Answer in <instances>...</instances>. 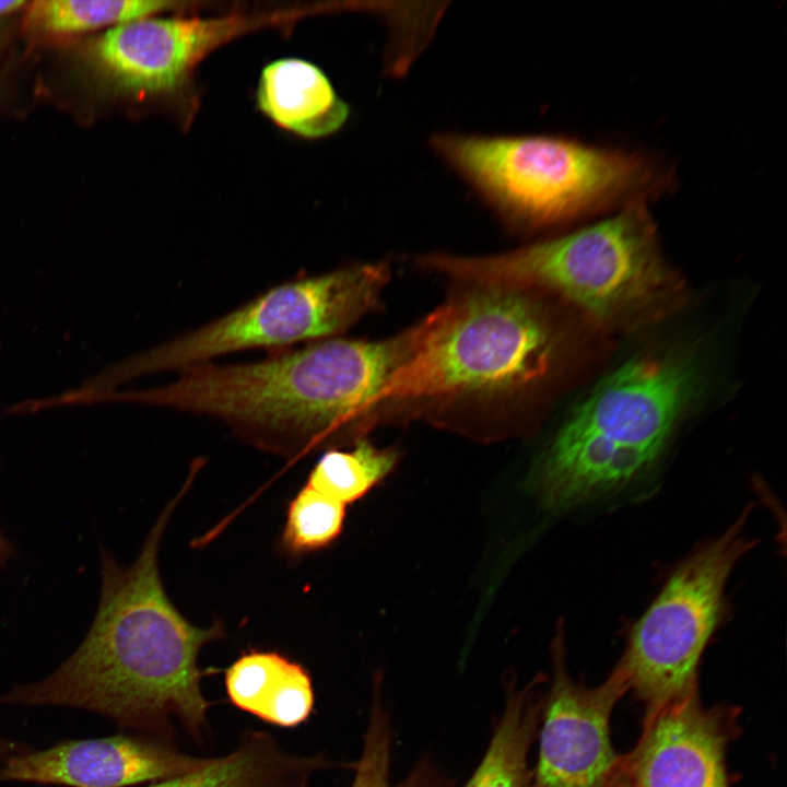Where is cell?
Listing matches in <instances>:
<instances>
[{
    "label": "cell",
    "mask_w": 787,
    "mask_h": 787,
    "mask_svg": "<svg viewBox=\"0 0 787 787\" xmlns=\"http://www.w3.org/2000/svg\"><path fill=\"white\" fill-rule=\"evenodd\" d=\"M614 787H626V786L624 784H622L620 780H618V783L615 784Z\"/></svg>",
    "instance_id": "cb8c5ba5"
},
{
    "label": "cell",
    "mask_w": 787,
    "mask_h": 787,
    "mask_svg": "<svg viewBox=\"0 0 787 787\" xmlns=\"http://www.w3.org/2000/svg\"><path fill=\"white\" fill-rule=\"evenodd\" d=\"M345 505L309 485L289 503L281 547L291 556L320 550L342 531Z\"/></svg>",
    "instance_id": "ffe728a7"
},
{
    "label": "cell",
    "mask_w": 787,
    "mask_h": 787,
    "mask_svg": "<svg viewBox=\"0 0 787 787\" xmlns=\"http://www.w3.org/2000/svg\"><path fill=\"white\" fill-rule=\"evenodd\" d=\"M750 510L690 555L634 625L618 667L646 715L698 689L700 661L720 620L727 580L755 544L744 533Z\"/></svg>",
    "instance_id": "ba28073f"
},
{
    "label": "cell",
    "mask_w": 787,
    "mask_h": 787,
    "mask_svg": "<svg viewBox=\"0 0 787 787\" xmlns=\"http://www.w3.org/2000/svg\"><path fill=\"white\" fill-rule=\"evenodd\" d=\"M210 761L165 745L117 736L67 741L43 751L14 755L0 768V780L125 787L187 774Z\"/></svg>",
    "instance_id": "7c38bea8"
},
{
    "label": "cell",
    "mask_w": 787,
    "mask_h": 787,
    "mask_svg": "<svg viewBox=\"0 0 787 787\" xmlns=\"http://www.w3.org/2000/svg\"><path fill=\"white\" fill-rule=\"evenodd\" d=\"M7 749V744L3 743L0 739V755L3 753V751Z\"/></svg>",
    "instance_id": "603a6c76"
},
{
    "label": "cell",
    "mask_w": 787,
    "mask_h": 787,
    "mask_svg": "<svg viewBox=\"0 0 787 787\" xmlns=\"http://www.w3.org/2000/svg\"><path fill=\"white\" fill-rule=\"evenodd\" d=\"M391 744L390 719L381 701L380 683L376 680L364 749L356 764L351 787H392L389 782ZM395 787H450V785L426 757L418 762L408 777Z\"/></svg>",
    "instance_id": "d6986e66"
},
{
    "label": "cell",
    "mask_w": 787,
    "mask_h": 787,
    "mask_svg": "<svg viewBox=\"0 0 787 787\" xmlns=\"http://www.w3.org/2000/svg\"><path fill=\"white\" fill-rule=\"evenodd\" d=\"M645 199L567 235L501 255H428L422 266L479 285L556 292L594 317L623 320L661 301L669 286Z\"/></svg>",
    "instance_id": "277c9868"
},
{
    "label": "cell",
    "mask_w": 787,
    "mask_h": 787,
    "mask_svg": "<svg viewBox=\"0 0 787 787\" xmlns=\"http://www.w3.org/2000/svg\"><path fill=\"white\" fill-rule=\"evenodd\" d=\"M433 145L501 214L527 226L644 199L659 179L637 153L556 137L447 133Z\"/></svg>",
    "instance_id": "5b68a950"
},
{
    "label": "cell",
    "mask_w": 787,
    "mask_h": 787,
    "mask_svg": "<svg viewBox=\"0 0 787 787\" xmlns=\"http://www.w3.org/2000/svg\"><path fill=\"white\" fill-rule=\"evenodd\" d=\"M28 4L24 0H0V16L10 14Z\"/></svg>",
    "instance_id": "44dd1931"
},
{
    "label": "cell",
    "mask_w": 787,
    "mask_h": 787,
    "mask_svg": "<svg viewBox=\"0 0 787 787\" xmlns=\"http://www.w3.org/2000/svg\"><path fill=\"white\" fill-rule=\"evenodd\" d=\"M738 710L705 707L698 689L646 715L619 780L626 787H729L726 754L738 735Z\"/></svg>",
    "instance_id": "30bf717a"
},
{
    "label": "cell",
    "mask_w": 787,
    "mask_h": 787,
    "mask_svg": "<svg viewBox=\"0 0 787 787\" xmlns=\"http://www.w3.org/2000/svg\"><path fill=\"white\" fill-rule=\"evenodd\" d=\"M397 455L359 441L349 451L330 449L310 471L307 485L343 505L364 496L393 468Z\"/></svg>",
    "instance_id": "ac0fdd59"
},
{
    "label": "cell",
    "mask_w": 787,
    "mask_h": 787,
    "mask_svg": "<svg viewBox=\"0 0 787 787\" xmlns=\"http://www.w3.org/2000/svg\"><path fill=\"white\" fill-rule=\"evenodd\" d=\"M431 314L428 334L376 403L514 391L551 366L554 334L521 289L480 285Z\"/></svg>",
    "instance_id": "8992f818"
},
{
    "label": "cell",
    "mask_w": 787,
    "mask_h": 787,
    "mask_svg": "<svg viewBox=\"0 0 787 787\" xmlns=\"http://www.w3.org/2000/svg\"><path fill=\"white\" fill-rule=\"evenodd\" d=\"M430 326L425 317L384 341L328 338L251 363L208 362L162 386L117 390L111 401L210 416L261 449L298 458L355 427Z\"/></svg>",
    "instance_id": "7a4b0ae2"
},
{
    "label": "cell",
    "mask_w": 787,
    "mask_h": 787,
    "mask_svg": "<svg viewBox=\"0 0 787 787\" xmlns=\"http://www.w3.org/2000/svg\"><path fill=\"white\" fill-rule=\"evenodd\" d=\"M225 686L235 706L281 727L303 723L314 706L306 669L274 651L243 654L226 670Z\"/></svg>",
    "instance_id": "5bb4252c"
},
{
    "label": "cell",
    "mask_w": 787,
    "mask_h": 787,
    "mask_svg": "<svg viewBox=\"0 0 787 787\" xmlns=\"http://www.w3.org/2000/svg\"><path fill=\"white\" fill-rule=\"evenodd\" d=\"M13 550L8 540L0 532V563H5L12 555Z\"/></svg>",
    "instance_id": "7402d4cb"
},
{
    "label": "cell",
    "mask_w": 787,
    "mask_h": 787,
    "mask_svg": "<svg viewBox=\"0 0 787 787\" xmlns=\"http://www.w3.org/2000/svg\"><path fill=\"white\" fill-rule=\"evenodd\" d=\"M562 637L553 645V680L544 697L536 787H614L622 756L613 749L610 719L629 690L616 666L596 688L574 682L564 663Z\"/></svg>",
    "instance_id": "9c48e42d"
},
{
    "label": "cell",
    "mask_w": 787,
    "mask_h": 787,
    "mask_svg": "<svg viewBox=\"0 0 787 787\" xmlns=\"http://www.w3.org/2000/svg\"><path fill=\"white\" fill-rule=\"evenodd\" d=\"M188 486L165 506L131 566L102 551L101 599L78 649L54 673L15 686L0 702L84 708L137 728L164 727L175 716L200 733L210 703L197 659L224 629L221 622H188L165 592L158 568L163 532Z\"/></svg>",
    "instance_id": "6da1fadb"
},
{
    "label": "cell",
    "mask_w": 787,
    "mask_h": 787,
    "mask_svg": "<svg viewBox=\"0 0 787 787\" xmlns=\"http://www.w3.org/2000/svg\"><path fill=\"white\" fill-rule=\"evenodd\" d=\"M321 759H299L280 750L266 733L246 736L231 754L149 787H307Z\"/></svg>",
    "instance_id": "9a60e30c"
},
{
    "label": "cell",
    "mask_w": 787,
    "mask_h": 787,
    "mask_svg": "<svg viewBox=\"0 0 787 787\" xmlns=\"http://www.w3.org/2000/svg\"><path fill=\"white\" fill-rule=\"evenodd\" d=\"M177 4L154 0H36L27 4L24 26L35 34H73L117 26Z\"/></svg>",
    "instance_id": "e0dca14e"
},
{
    "label": "cell",
    "mask_w": 787,
    "mask_h": 787,
    "mask_svg": "<svg viewBox=\"0 0 787 787\" xmlns=\"http://www.w3.org/2000/svg\"><path fill=\"white\" fill-rule=\"evenodd\" d=\"M537 682L508 688L492 740L466 787H530L527 757L544 703Z\"/></svg>",
    "instance_id": "2e32d148"
},
{
    "label": "cell",
    "mask_w": 787,
    "mask_h": 787,
    "mask_svg": "<svg viewBox=\"0 0 787 787\" xmlns=\"http://www.w3.org/2000/svg\"><path fill=\"white\" fill-rule=\"evenodd\" d=\"M384 263L297 278L191 331L125 359L86 381L101 396L138 377L208 363L251 349L281 350L333 338L375 306L388 280Z\"/></svg>",
    "instance_id": "52a82bcc"
},
{
    "label": "cell",
    "mask_w": 787,
    "mask_h": 787,
    "mask_svg": "<svg viewBox=\"0 0 787 787\" xmlns=\"http://www.w3.org/2000/svg\"><path fill=\"white\" fill-rule=\"evenodd\" d=\"M696 375L674 356L632 359L572 412L537 472L540 496L571 508L614 494L646 474L666 449Z\"/></svg>",
    "instance_id": "3957f363"
},
{
    "label": "cell",
    "mask_w": 787,
    "mask_h": 787,
    "mask_svg": "<svg viewBox=\"0 0 787 787\" xmlns=\"http://www.w3.org/2000/svg\"><path fill=\"white\" fill-rule=\"evenodd\" d=\"M251 24L245 17H142L97 39V67L118 89L156 94L180 86L201 59Z\"/></svg>",
    "instance_id": "8fae6325"
},
{
    "label": "cell",
    "mask_w": 787,
    "mask_h": 787,
    "mask_svg": "<svg viewBox=\"0 0 787 787\" xmlns=\"http://www.w3.org/2000/svg\"><path fill=\"white\" fill-rule=\"evenodd\" d=\"M257 101L273 122L306 138L339 130L349 116L348 105L326 74L297 58L280 59L263 68Z\"/></svg>",
    "instance_id": "4fadbf2b"
}]
</instances>
